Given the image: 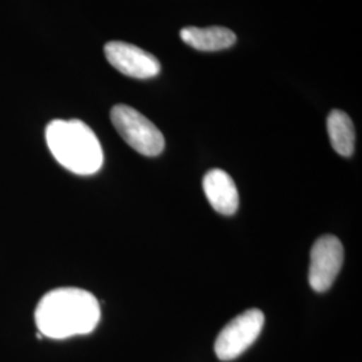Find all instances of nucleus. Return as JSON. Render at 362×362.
I'll list each match as a JSON object with an SVG mask.
<instances>
[{"label":"nucleus","mask_w":362,"mask_h":362,"mask_svg":"<svg viewBox=\"0 0 362 362\" xmlns=\"http://www.w3.org/2000/svg\"><path fill=\"white\" fill-rule=\"evenodd\" d=\"M264 325V315L258 309L245 311L223 327L215 342V353L221 361L242 356L258 338Z\"/></svg>","instance_id":"nucleus-4"},{"label":"nucleus","mask_w":362,"mask_h":362,"mask_svg":"<svg viewBox=\"0 0 362 362\" xmlns=\"http://www.w3.org/2000/svg\"><path fill=\"white\" fill-rule=\"evenodd\" d=\"M46 141L54 158L73 173L94 175L104 164L97 136L79 119H54L46 128Z\"/></svg>","instance_id":"nucleus-2"},{"label":"nucleus","mask_w":362,"mask_h":362,"mask_svg":"<svg viewBox=\"0 0 362 362\" xmlns=\"http://www.w3.org/2000/svg\"><path fill=\"white\" fill-rule=\"evenodd\" d=\"M327 133L338 155L350 157L354 152L356 132L350 117L342 110H333L327 117Z\"/></svg>","instance_id":"nucleus-9"},{"label":"nucleus","mask_w":362,"mask_h":362,"mask_svg":"<svg viewBox=\"0 0 362 362\" xmlns=\"http://www.w3.org/2000/svg\"><path fill=\"white\" fill-rule=\"evenodd\" d=\"M184 43L199 52H219L231 47L236 42V35L230 28L212 26L185 27L180 31Z\"/></svg>","instance_id":"nucleus-8"},{"label":"nucleus","mask_w":362,"mask_h":362,"mask_svg":"<svg viewBox=\"0 0 362 362\" xmlns=\"http://www.w3.org/2000/svg\"><path fill=\"white\" fill-rule=\"evenodd\" d=\"M105 57L119 73L132 78L146 79L156 77L161 65L153 54L121 40L105 45Z\"/></svg>","instance_id":"nucleus-6"},{"label":"nucleus","mask_w":362,"mask_h":362,"mask_svg":"<svg viewBox=\"0 0 362 362\" xmlns=\"http://www.w3.org/2000/svg\"><path fill=\"white\" fill-rule=\"evenodd\" d=\"M101 320V308L91 293L77 287H61L39 300L35 324L39 333L54 339L91 333Z\"/></svg>","instance_id":"nucleus-1"},{"label":"nucleus","mask_w":362,"mask_h":362,"mask_svg":"<svg viewBox=\"0 0 362 362\" xmlns=\"http://www.w3.org/2000/svg\"><path fill=\"white\" fill-rule=\"evenodd\" d=\"M344 263V247L333 235L321 236L311 248L309 284L317 293L327 291Z\"/></svg>","instance_id":"nucleus-5"},{"label":"nucleus","mask_w":362,"mask_h":362,"mask_svg":"<svg viewBox=\"0 0 362 362\" xmlns=\"http://www.w3.org/2000/svg\"><path fill=\"white\" fill-rule=\"evenodd\" d=\"M203 189L212 208L221 215H233L239 207V194L233 177L221 170L211 169L203 179Z\"/></svg>","instance_id":"nucleus-7"},{"label":"nucleus","mask_w":362,"mask_h":362,"mask_svg":"<svg viewBox=\"0 0 362 362\" xmlns=\"http://www.w3.org/2000/svg\"><path fill=\"white\" fill-rule=\"evenodd\" d=\"M110 118L118 134L140 155L155 157L164 151L163 133L132 106L116 105L110 112Z\"/></svg>","instance_id":"nucleus-3"}]
</instances>
